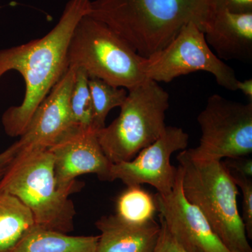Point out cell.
Masks as SVG:
<instances>
[{"label": "cell", "instance_id": "obj_1", "mask_svg": "<svg viewBox=\"0 0 252 252\" xmlns=\"http://www.w3.org/2000/svg\"><path fill=\"white\" fill-rule=\"evenodd\" d=\"M91 0H69L59 22L45 36L0 50V79L16 71L26 84L22 103L6 109L1 123L6 135L21 137L32 117L69 67L68 49L74 30L91 11Z\"/></svg>", "mask_w": 252, "mask_h": 252}, {"label": "cell", "instance_id": "obj_2", "mask_svg": "<svg viewBox=\"0 0 252 252\" xmlns=\"http://www.w3.org/2000/svg\"><path fill=\"white\" fill-rule=\"evenodd\" d=\"M89 16L115 32L144 59L161 51L194 23L205 33L210 0H94Z\"/></svg>", "mask_w": 252, "mask_h": 252}, {"label": "cell", "instance_id": "obj_3", "mask_svg": "<svg viewBox=\"0 0 252 252\" xmlns=\"http://www.w3.org/2000/svg\"><path fill=\"white\" fill-rule=\"evenodd\" d=\"M182 190L198 207L223 245L231 252H252L237 205L238 189L221 160L194 158L188 151L177 156Z\"/></svg>", "mask_w": 252, "mask_h": 252}, {"label": "cell", "instance_id": "obj_4", "mask_svg": "<svg viewBox=\"0 0 252 252\" xmlns=\"http://www.w3.org/2000/svg\"><path fill=\"white\" fill-rule=\"evenodd\" d=\"M0 193L22 202L36 225L65 234L74 230L75 206L57 188L49 149L18 153L0 180Z\"/></svg>", "mask_w": 252, "mask_h": 252}, {"label": "cell", "instance_id": "obj_5", "mask_svg": "<svg viewBox=\"0 0 252 252\" xmlns=\"http://www.w3.org/2000/svg\"><path fill=\"white\" fill-rule=\"evenodd\" d=\"M169 94L156 81L145 79L127 91L119 117L96 133L112 163L130 161L165 130Z\"/></svg>", "mask_w": 252, "mask_h": 252}, {"label": "cell", "instance_id": "obj_6", "mask_svg": "<svg viewBox=\"0 0 252 252\" xmlns=\"http://www.w3.org/2000/svg\"><path fill=\"white\" fill-rule=\"evenodd\" d=\"M145 59L108 26L89 15L78 23L68 49L69 66L82 68L89 77L127 91L147 79Z\"/></svg>", "mask_w": 252, "mask_h": 252}, {"label": "cell", "instance_id": "obj_7", "mask_svg": "<svg viewBox=\"0 0 252 252\" xmlns=\"http://www.w3.org/2000/svg\"><path fill=\"white\" fill-rule=\"evenodd\" d=\"M143 69L146 79L158 83H169L198 71L211 73L226 90L237 91L239 81L235 71L212 51L205 33L194 23L186 25L170 44L146 59Z\"/></svg>", "mask_w": 252, "mask_h": 252}, {"label": "cell", "instance_id": "obj_8", "mask_svg": "<svg viewBox=\"0 0 252 252\" xmlns=\"http://www.w3.org/2000/svg\"><path fill=\"white\" fill-rule=\"evenodd\" d=\"M198 122L202 131L200 143L187 150L194 158L221 160L252 154V102L243 104L212 94Z\"/></svg>", "mask_w": 252, "mask_h": 252}, {"label": "cell", "instance_id": "obj_9", "mask_svg": "<svg viewBox=\"0 0 252 252\" xmlns=\"http://www.w3.org/2000/svg\"><path fill=\"white\" fill-rule=\"evenodd\" d=\"M189 139L188 134L181 127L166 126L157 140L141 150L130 161L112 163L110 182L120 180L127 187L148 184L160 195L170 193L177 174L170 158L175 152L185 150Z\"/></svg>", "mask_w": 252, "mask_h": 252}, {"label": "cell", "instance_id": "obj_10", "mask_svg": "<svg viewBox=\"0 0 252 252\" xmlns=\"http://www.w3.org/2000/svg\"><path fill=\"white\" fill-rule=\"evenodd\" d=\"M97 132L72 127L48 149L54 158L56 185L69 196L80 190L79 176L95 174L101 181L110 182L112 163L104 154Z\"/></svg>", "mask_w": 252, "mask_h": 252}, {"label": "cell", "instance_id": "obj_11", "mask_svg": "<svg viewBox=\"0 0 252 252\" xmlns=\"http://www.w3.org/2000/svg\"><path fill=\"white\" fill-rule=\"evenodd\" d=\"M160 221L187 252H231L220 241L198 207L189 203L182 190V170L170 193L156 194Z\"/></svg>", "mask_w": 252, "mask_h": 252}, {"label": "cell", "instance_id": "obj_12", "mask_svg": "<svg viewBox=\"0 0 252 252\" xmlns=\"http://www.w3.org/2000/svg\"><path fill=\"white\" fill-rule=\"evenodd\" d=\"M76 69L69 66L59 82L36 109L26 130L15 142L18 153L48 149L74 127L70 96Z\"/></svg>", "mask_w": 252, "mask_h": 252}, {"label": "cell", "instance_id": "obj_13", "mask_svg": "<svg viewBox=\"0 0 252 252\" xmlns=\"http://www.w3.org/2000/svg\"><path fill=\"white\" fill-rule=\"evenodd\" d=\"M205 37L220 60L251 63L252 12L239 14L226 10L212 12Z\"/></svg>", "mask_w": 252, "mask_h": 252}, {"label": "cell", "instance_id": "obj_14", "mask_svg": "<svg viewBox=\"0 0 252 252\" xmlns=\"http://www.w3.org/2000/svg\"><path fill=\"white\" fill-rule=\"evenodd\" d=\"M95 225L100 231L96 252H153L160 233L155 220L132 225L116 215L101 217Z\"/></svg>", "mask_w": 252, "mask_h": 252}, {"label": "cell", "instance_id": "obj_15", "mask_svg": "<svg viewBox=\"0 0 252 252\" xmlns=\"http://www.w3.org/2000/svg\"><path fill=\"white\" fill-rule=\"evenodd\" d=\"M98 236H71L36 224L9 252H96Z\"/></svg>", "mask_w": 252, "mask_h": 252}, {"label": "cell", "instance_id": "obj_16", "mask_svg": "<svg viewBox=\"0 0 252 252\" xmlns=\"http://www.w3.org/2000/svg\"><path fill=\"white\" fill-rule=\"evenodd\" d=\"M35 225L31 210L14 195L0 193V252H9Z\"/></svg>", "mask_w": 252, "mask_h": 252}, {"label": "cell", "instance_id": "obj_17", "mask_svg": "<svg viewBox=\"0 0 252 252\" xmlns=\"http://www.w3.org/2000/svg\"><path fill=\"white\" fill-rule=\"evenodd\" d=\"M116 216L125 223L144 225L154 220L157 212L153 195L141 186L127 187L118 197Z\"/></svg>", "mask_w": 252, "mask_h": 252}, {"label": "cell", "instance_id": "obj_18", "mask_svg": "<svg viewBox=\"0 0 252 252\" xmlns=\"http://www.w3.org/2000/svg\"><path fill=\"white\" fill-rule=\"evenodd\" d=\"M89 87L94 112L93 130L97 132L105 127L109 112L115 107H122L127 97V90L95 77H89Z\"/></svg>", "mask_w": 252, "mask_h": 252}, {"label": "cell", "instance_id": "obj_19", "mask_svg": "<svg viewBox=\"0 0 252 252\" xmlns=\"http://www.w3.org/2000/svg\"><path fill=\"white\" fill-rule=\"evenodd\" d=\"M70 111L74 127L81 130L94 131L93 130L94 112L89 87V75L81 67H77L76 69L75 80L70 96Z\"/></svg>", "mask_w": 252, "mask_h": 252}, {"label": "cell", "instance_id": "obj_20", "mask_svg": "<svg viewBox=\"0 0 252 252\" xmlns=\"http://www.w3.org/2000/svg\"><path fill=\"white\" fill-rule=\"evenodd\" d=\"M230 177L243 193V219L247 235L252 238V177L228 170Z\"/></svg>", "mask_w": 252, "mask_h": 252}, {"label": "cell", "instance_id": "obj_21", "mask_svg": "<svg viewBox=\"0 0 252 252\" xmlns=\"http://www.w3.org/2000/svg\"><path fill=\"white\" fill-rule=\"evenodd\" d=\"M212 13L226 10L233 13L252 12V0H210Z\"/></svg>", "mask_w": 252, "mask_h": 252}, {"label": "cell", "instance_id": "obj_22", "mask_svg": "<svg viewBox=\"0 0 252 252\" xmlns=\"http://www.w3.org/2000/svg\"><path fill=\"white\" fill-rule=\"evenodd\" d=\"M160 233L153 252H187L177 243L166 226L160 221Z\"/></svg>", "mask_w": 252, "mask_h": 252}, {"label": "cell", "instance_id": "obj_23", "mask_svg": "<svg viewBox=\"0 0 252 252\" xmlns=\"http://www.w3.org/2000/svg\"><path fill=\"white\" fill-rule=\"evenodd\" d=\"M223 162L225 168L228 170L238 172L242 175L252 177V160L245 157L228 158Z\"/></svg>", "mask_w": 252, "mask_h": 252}, {"label": "cell", "instance_id": "obj_24", "mask_svg": "<svg viewBox=\"0 0 252 252\" xmlns=\"http://www.w3.org/2000/svg\"><path fill=\"white\" fill-rule=\"evenodd\" d=\"M17 154L18 147L15 143L11 144L9 148L0 153V180L7 170L8 167L11 165Z\"/></svg>", "mask_w": 252, "mask_h": 252}, {"label": "cell", "instance_id": "obj_25", "mask_svg": "<svg viewBox=\"0 0 252 252\" xmlns=\"http://www.w3.org/2000/svg\"><path fill=\"white\" fill-rule=\"evenodd\" d=\"M237 91H240L249 99L252 102V79L238 81L237 84Z\"/></svg>", "mask_w": 252, "mask_h": 252}]
</instances>
